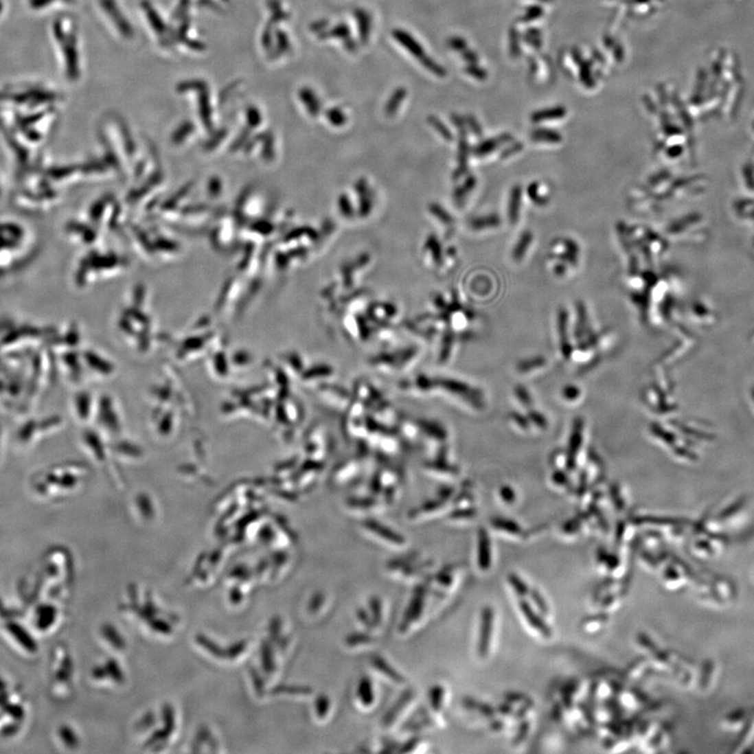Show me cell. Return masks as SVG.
<instances>
[{"label": "cell", "instance_id": "cell-1", "mask_svg": "<svg viewBox=\"0 0 754 754\" xmlns=\"http://www.w3.org/2000/svg\"><path fill=\"white\" fill-rule=\"evenodd\" d=\"M582 263V247L570 236H558L548 247L546 264L550 274L560 281H568L578 274Z\"/></svg>", "mask_w": 754, "mask_h": 754}, {"label": "cell", "instance_id": "cell-2", "mask_svg": "<svg viewBox=\"0 0 754 754\" xmlns=\"http://www.w3.org/2000/svg\"><path fill=\"white\" fill-rule=\"evenodd\" d=\"M437 395L454 404L455 406L478 413L483 410V395L479 389L450 377H436Z\"/></svg>", "mask_w": 754, "mask_h": 754}, {"label": "cell", "instance_id": "cell-3", "mask_svg": "<svg viewBox=\"0 0 754 754\" xmlns=\"http://www.w3.org/2000/svg\"><path fill=\"white\" fill-rule=\"evenodd\" d=\"M317 398L327 408L336 412H346L352 400V392L341 385L325 382L315 388Z\"/></svg>", "mask_w": 754, "mask_h": 754}, {"label": "cell", "instance_id": "cell-4", "mask_svg": "<svg viewBox=\"0 0 754 754\" xmlns=\"http://www.w3.org/2000/svg\"><path fill=\"white\" fill-rule=\"evenodd\" d=\"M416 422L419 428V439H422V442L426 444V448L429 446V450L432 452V455L448 446L450 435L442 422L426 418L417 419Z\"/></svg>", "mask_w": 754, "mask_h": 754}, {"label": "cell", "instance_id": "cell-5", "mask_svg": "<svg viewBox=\"0 0 754 754\" xmlns=\"http://www.w3.org/2000/svg\"><path fill=\"white\" fill-rule=\"evenodd\" d=\"M397 388L404 394L417 398L434 396L437 395L436 377L419 373L400 380Z\"/></svg>", "mask_w": 754, "mask_h": 754}, {"label": "cell", "instance_id": "cell-6", "mask_svg": "<svg viewBox=\"0 0 754 754\" xmlns=\"http://www.w3.org/2000/svg\"><path fill=\"white\" fill-rule=\"evenodd\" d=\"M361 526H362V529L366 534H370L373 538L385 542V544L390 545L392 547H404L406 546L407 540L402 534L389 527L388 525L380 522V521L371 518H366V520L363 521Z\"/></svg>", "mask_w": 754, "mask_h": 754}, {"label": "cell", "instance_id": "cell-7", "mask_svg": "<svg viewBox=\"0 0 754 754\" xmlns=\"http://www.w3.org/2000/svg\"><path fill=\"white\" fill-rule=\"evenodd\" d=\"M366 460L367 459L364 457L356 454L353 458L343 461L331 474V483L336 488L350 483L361 476Z\"/></svg>", "mask_w": 754, "mask_h": 754}, {"label": "cell", "instance_id": "cell-8", "mask_svg": "<svg viewBox=\"0 0 754 754\" xmlns=\"http://www.w3.org/2000/svg\"><path fill=\"white\" fill-rule=\"evenodd\" d=\"M325 426L321 424L312 426L306 436L304 453L311 460L324 461L329 453V440Z\"/></svg>", "mask_w": 754, "mask_h": 754}, {"label": "cell", "instance_id": "cell-9", "mask_svg": "<svg viewBox=\"0 0 754 754\" xmlns=\"http://www.w3.org/2000/svg\"><path fill=\"white\" fill-rule=\"evenodd\" d=\"M422 472L436 480L450 484L460 476V470L452 460L446 459L430 458L424 461L422 466Z\"/></svg>", "mask_w": 754, "mask_h": 754}, {"label": "cell", "instance_id": "cell-10", "mask_svg": "<svg viewBox=\"0 0 754 754\" xmlns=\"http://www.w3.org/2000/svg\"><path fill=\"white\" fill-rule=\"evenodd\" d=\"M494 613L492 606H484L481 612L480 628H479L477 652L479 657L485 659L490 655L492 648V634H494Z\"/></svg>", "mask_w": 754, "mask_h": 754}, {"label": "cell", "instance_id": "cell-11", "mask_svg": "<svg viewBox=\"0 0 754 754\" xmlns=\"http://www.w3.org/2000/svg\"><path fill=\"white\" fill-rule=\"evenodd\" d=\"M525 199L530 205L538 209L547 207L553 199V187L544 179H534L525 187Z\"/></svg>", "mask_w": 754, "mask_h": 754}, {"label": "cell", "instance_id": "cell-12", "mask_svg": "<svg viewBox=\"0 0 754 754\" xmlns=\"http://www.w3.org/2000/svg\"><path fill=\"white\" fill-rule=\"evenodd\" d=\"M426 591H428V588L424 586H418L415 590L412 599L410 600L408 606H407L402 624L400 626V631L402 633H406L413 624H416L422 618L424 611V606H426Z\"/></svg>", "mask_w": 754, "mask_h": 754}, {"label": "cell", "instance_id": "cell-13", "mask_svg": "<svg viewBox=\"0 0 754 754\" xmlns=\"http://www.w3.org/2000/svg\"><path fill=\"white\" fill-rule=\"evenodd\" d=\"M452 507V502L437 496L435 498L426 501L417 507L413 508L409 512L408 518L410 521H424L426 518H435L442 516L448 512V508Z\"/></svg>", "mask_w": 754, "mask_h": 754}, {"label": "cell", "instance_id": "cell-14", "mask_svg": "<svg viewBox=\"0 0 754 754\" xmlns=\"http://www.w3.org/2000/svg\"><path fill=\"white\" fill-rule=\"evenodd\" d=\"M345 506L349 512L358 514H378L387 507V503L372 494H358L347 499Z\"/></svg>", "mask_w": 754, "mask_h": 754}, {"label": "cell", "instance_id": "cell-15", "mask_svg": "<svg viewBox=\"0 0 754 754\" xmlns=\"http://www.w3.org/2000/svg\"><path fill=\"white\" fill-rule=\"evenodd\" d=\"M524 187L520 183H514L508 193L507 207H506V219L510 227L514 229L522 220L523 209L525 203Z\"/></svg>", "mask_w": 754, "mask_h": 754}, {"label": "cell", "instance_id": "cell-16", "mask_svg": "<svg viewBox=\"0 0 754 754\" xmlns=\"http://www.w3.org/2000/svg\"><path fill=\"white\" fill-rule=\"evenodd\" d=\"M536 240V234L532 229H526L522 231L512 247V253H510L512 262L516 265H521L525 262L534 251Z\"/></svg>", "mask_w": 754, "mask_h": 754}, {"label": "cell", "instance_id": "cell-17", "mask_svg": "<svg viewBox=\"0 0 754 754\" xmlns=\"http://www.w3.org/2000/svg\"><path fill=\"white\" fill-rule=\"evenodd\" d=\"M518 606H520L521 613H522L523 617H524L525 621L529 624L530 628H532L534 632H536L540 637L545 638V639H549L552 636L551 628H550L549 624H548L547 622L545 621L544 617L534 610L532 604L523 598V599H521V602H518Z\"/></svg>", "mask_w": 754, "mask_h": 754}, {"label": "cell", "instance_id": "cell-18", "mask_svg": "<svg viewBox=\"0 0 754 754\" xmlns=\"http://www.w3.org/2000/svg\"><path fill=\"white\" fill-rule=\"evenodd\" d=\"M334 374L335 371L332 366L320 363V364L313 365L308 370L304 371L301 375L302 377L301 380L305 386L315 389L320 385L328 382Z\"/></svg>", "mask_w": 754, "mask_h": 754}, {"label": "cell", "instance_id": "cell-19", "mask_svg": "<svg viewBox=\"0 0 754 754\" xmlns=\"http://www.w3.org/2000/svg\"><path fill=\"white\" fill-rule=\"evenodd\" d=\"M477 564L482 572L490 571L492 564V548L488 532L481 528L477 542Z\"/></svg>", "mask_w": 754, "mask_h": 754}, {"label": "cell", "instance_id": "cell-20", "mask_svg": "<svg viewBox=\"0 0 754 754\" xmlns=\"http://www.w3.org/2000/svg\"><path fill=\"white\" fill-rule=\"evenodd\" d=\"M371 665L373 666L376 672L380 674V675L386 677L387 679L390 680L393 683L397 684V685H402L406 682L404 676L400 675L384 657L380 655L372 656L370 659Z\"/></svg>", "mask_w": 754, "mask_h": 754}, {"label": "cell", "instance_id": "cell-21", "mask_svg": "<svg viewBox=\"0 0 754 754\" xmlns=\"http://www.w3.org/2000/svg\"><path fill=\"white\" fill-rule=\"evenodd\" d=\"M413 699H414V693L412 690H406L395 702L394 705L388 710L385 717L382 718V725L385 727L392 726L398 719V717L402 715V712H404V710L408 707L409 704L413 701Z\"/></svg>", "mask_w": 754, "mask_h": 754}, {"label": "cell", "instance_id": "cell-22", "mask_svg": "<svg viewBox=\"0 0 754 754\" xmlns=\"http://www.w3.org/2000/svg\"><path fill=\"white\" fill-rule=\"evenodd\" d=\"M356 699L365 708H370L374 704V685L368 676H364L358 681V687H356Z\"/></svg>", "mask_w": 754, "mask_h": 754}, {"label": "cell", "instance_id": "cell-23", "mask_svg": "<svg viewBox=\"0 0 754 754\" xmlns=\"http://www.w3.org/2000/svg\"><path fill=\"white\" fill-rule=\"evenodd\" d=\"M532 141L534 145L542 146V147H556L562 141V135L556 131L540 129L534 130L532 135Z\"/></svg>", "mask_w": 754, "mask_h": 754}, {"label": "cell", "instance_id": "cell-24", "mask_svg": "<svg viewBox=\"0 0 754 754\" xmlns=\"http://www.w3.org/2000/svg\"><path fill=\"white\" fill-rule=\"evenodd\" d=\"M393 36L398 40L400 45H404L412 55L418 58L419 60H422V58L426 57L422 45H419L418 42H417L412 36L409 35L407 32L402 31V30H397V31H395L394 33H393Z\"/></svg>", "mask_w": 754, "mask_h": 754}, {"label": "cell", "instance_id": "cell-25", "mask_svg": "<svg viewBox=\"0 0 754 754\" xmlns=\"http://www.w3.org/2000/svg\"><path fill=\"white\" fill-rule=\"evenodd\" d=\"M476 231H496L502 227V219L498 214L485 215L472 223Z\"/></svg>", "mask_w": 754, "mask_h": 754}, {"label": "cell", "instance_id": "cell-26", "mask_svg": "<svg viewBox=\"0 0 754 754\" xmlns=\"http://www.w3.org/2000/svg\"><path fill=\"white\" fill-rule=\"evenodd\" d=\"M345 643L348 648H358L371 646L374 643V639L370 632H356L347 636Z\"/></svg>", "mask_w": 754, "mask_h": 754}, {"label": "cell", "instance_id": "cell-27", "mask_svg": "<svg viewBox=\"0 0 754 754\" xmlns=\"http://www.w3.org/2000/svg\"><path fill=\"white\" fill-rule=\"evenodd\" d=\"M477 518V512L474 507L455 508L448 514V521L455 524H462L474 521Z\"/></svg>", "mask_w": 754, "mask_h": 754}, {"label": "cell", "instance_id": "cell-28", "mask_svg": "<svg viewBox=\"0 0 754 754\" xmlns=\"http://www.w3.org/2000/svg\"><path fill=\"white\" fill-rule=\"evenodd\" d=\"M492 526L496 532L508 534V536H518L522 532L520 526L516 523L505 520V518H494L492 521Z\"/></svg>", "mask_w": 754, "mask_h": 754}, {"label": "cell", "instance_id": "cell-29", "mask_svg": "<svg viewBox=\"0 0 754 754\" xmlns=\"http://www.w3.org/2000/svg\"><path fill=\"white\" fill-rule=\"evenodd\" d=\"M429 700L431 707L435 713H440L444 708V700H446V689L444 686L435 685L429 692Z\"/></svg>", "mask_w": 754, "mask_h": 754}, {"label": "cell", "instance_id": "cell-30", "mask_svg": "<svg viewBox=\"0 0 754 754\" xmlns=\"http://www.w3.org/2000/svg\"><path fill=\"white\" fill-rule=\"evenodd\" d=\"M530 604L534 606V610L538 612V614L542 616L544 618H548L550 615V609L548 606L547 602L545 600L544 596L542 595L538 590H532L529 592Z\"/></svg>", "mask_w": 754, "mask_h": 754}, {"label": "cell", "instance_id": "cell-31", "mask_svg": "<svg viewBox=\"0 0 754 754\" xmlns=\"http://www.w3.org/2000/svg\"><path fill=\"white\" fill-rule=\"evenodd\" d=\"M368 611L375 626L378 628V626H382V621H384V614H382V602L380 597L372 596L369 599Z\"/></svg>", "mask_w": 754, "mask_h": 754}, {"label": "cell", "instance_id": "cell-32", "mask_svg": "<svg viewBox=\"0 0 754 754\" xmlns=\"http://www.w3.org/2000/svg\"><path fill=\"white\" fill-rule=\"evenodd\" d=\"M313 709H315V715H316L317 719L320 721H324L328 718L329 713H330L331 702L329 698L325 695H320L315 700L313 703Z\"/></svg>", "mask_w": 754, "mask_h": 754}, {"label": "cell", "instance_id": "cell-33", "mask_svg": "<svg viewBox=\"0 0 754 754\" xmlns=\"http://www.w3.org/2000/svg\"><path fill=\"white\" fill-rule=\"evenodd\" d=\"M507 580L508 584H510V586L514 589V593H516V595L520 596L521 599H523L525 596L529 595V588H528L526 582H524L518 574H508Z\"/></svg>", "mask_w": 754, "mask_h": 754}, {"label": "cell", "instance_id": "cell-34", "mask_svg": "<svg viewBox=\"0 0 754 754\" xmlns=\"http://www.w3.org/2000/svg\"><path fill=\"white\" fill-rule=\"evenodd\" d=\"M608 615L606 613L598 614V615L591 616V617L586 618L584 621L582 622V628L586 632H595L599 630L602 626L608 622Z\"/></svg>", "mask_w": 754, "mask_h": 754}, {"label": "cell", "instance_id": "cell-35", "mask_svg": "<svg viewBox=\"0 0 754 754\" xmlns=\"http://www.w3.org/2000/svg\"><path fill=\"white\" fill-rule=\"evenodd\" d=\"M454 569L453 567L446 568V569H442L438 573L435 574L434 580L437 582L439 586H442L444 589H450L454 584Z\"/></svg>", "mask_w": 754, "mask_h": 754}, {"label": "cell", "instance_id": "cell-36", "mask_svg": "<svg viewBox=\"0 0 754 754\" xmlns=\"http://www.w3.org/2000/svg\"><path fill=\"white\" fill-rule=\"evenodd\" d=\"M355 15H356V19H358L361 38H362L363 42L366 43L369 36H370V17L366 12L361 11V10L355 12Z\"/></svg>", "mask_w": 754, "mask_h": 754}, {"label": "cell", "instance_id": "cell-37", "mask_svg": "<svg viewBox=\"0 0 754 754\" xmlns=\"http://www.w3.org/2000/svg\"><path fill=\"white\" fill-rule=\"evenodd\" d=\"M325 602H326V596H325V594L322 593V592H316V593L311 596L307 610H308L309 613L312 614V615H316V614H318L319 612L324 608Z\"/></svg>", "mask_w": 754, "mask_h": 754}, {"label": "cell", "instance_id": "cell-38", "mask_svg": "<svg viewBox=\"0 0 754 754\" xmlns=\"http://www.w3.org/2000/svg\"><path fill=\"white\" fill-rule=\"evenodd\" d=\"M301 98L304 100L305 105L312 115H316L320 111V103L317 100L316 95H313L312 91L307 89H303L301 91Z\"/></svg>", "mask_w": 754, "mask_h": 754}, {"label": "cell", "instance_id": "cell-39", "mask_svg": "<svg viewBox=\"0 0 754 754\" xmlns=\"http://www.w3.org/2000/svg\"><path fill=\"white\" fill-rule=\"evenodd\" d=\"M356 617H358V621L362 624V626L366 628L367 632H370L371 633V632L374 631L375 628H376L368 610L361 608V609H358V612H356Z\"/></svg>", "mask_w": 754, "mask_h": 754}, {"label": "cell", "instance_id": "cell-40", "mask_svg": "<svg viewBox=\"0 0 754 754\" xmlns=\"http://www.w3.org/2000/svg\"><path fill=\"white\" fill-rule=\"evenodd\" d=\"M404 95H406V91L402 89H397L395 91L394 95L391 98L389 101L388 106H387V111L388 113H394L396 111L397 107L402 103V100H404Z\"/></svg>", "mask_w": 754, "mask_h": 754}, {"label": "cell", "instance_id": "cell-41", "mask_svg": "<svg viewBox=\"0 0 754 754\" xmlns=\"http://www.w3.org/2000/svg\"><path fill=\"white\" fill-rule=\"evenodd\" d=\"M420 61H422L424 67H426V69H428L429 71H432L433 73H436L439 77H444V76H446V71H444L440 65H437L436 62L433 61L431 58L426 57H426L422 58Z\"/></svg>", "mask_w": 754, "mask_h": 754}, {"label": "cell", "instance_id": "cell-42", "mask_svg": "<svg viewBox=\"0 0 754 754\" xmlns=\"http://www.w3.org/2000/svg\"><path fill=\"white\" fill-rule=\"evenodd\" d=\"M422 744V740L419 738L415 737L409 740L408 742L404 744V745L400 746L398 748V752H402V753H409V752H413L419 745Z\"/></svg>", "mask_w": 754, "mask_h": 754}, {"label": "cell", "instance_id": "cell-43", "mask_svg": "<svg viewBox=\"0 0 754 754\" xmlns=\"http://www.w3.org/2000/svg\"><path fill=\"white\" fill-rule=\"evenodd\" d=\"M529 731V723L528 722H523L521 724V728L518 731L516 732V737H514V743H521L523 740L525 739V735H527Z\"/></svg>", "mask_w": 754, "mask_h": 754}, {"label": "cell", "instance_id": "cell-44", "mask_svg": "<svg viewBox=\"0 0 754 754\" xmlns=\"http://www.w3.org/2000/svg\"><path fill=\"white\" fill-rule=\"evenodd\" d=\"M330 34H332V36H334V37L344 38L345 40H347V38L350 36V32H349L348 27L345 25H340L339 27H334V29L330 32Z\"/></svg>", "mask_w": 754, "mask_h": 754}, {"label": "cell", "instance_id": "cell-45", "mask_svg": "<svg viewBox=\"0 0 754 754\" xmlns=\"http://www.w3.org/2000/svg\"><path fill=\"white\" fill-rule=\"evenodd\" d=\"M500 496L501 499H502V501L507 503V504H512V503L510 502H512V501L514 500V494H512V490H510V488H504L501 490Z\"/></svg>", "mask_w": 754, "mask_h": 754}, {"label": "cell", "instance_id": "cell-46", "mask_svg": "<svg viewBox=\"0 0 754 754\" xmlns=\"http://www.w3.org/2000/svg\"><path fill=\"white\" fill-rule=\"evenodd\" d=\"M461 42H462V40L459 39V38H454V39L450 40V47H454L455 49H464V43H461Z\"/></svg>", "mask_w": 754, "mask_h": 754}]
</instances>
